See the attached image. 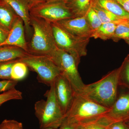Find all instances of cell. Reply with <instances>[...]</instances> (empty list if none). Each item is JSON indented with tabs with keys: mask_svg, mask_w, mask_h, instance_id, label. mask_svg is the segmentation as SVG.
<instances>
[{
	"mask_svg": "<svg viewBox=\"0 0 129 129\" xmlns=\"http://www.w3.org/2000/svg\"><path fill=\"white\" fill-rule=\"evenodd\" d=\"M121 66L109 72L100 80L85 85L80 94L106 107L110 108L118 96Z\"/></svg>",
	"mask_w": 129,
	"mask_h": 129,
	"instance_id": "obj_1",
	"label": "cell"
},
{
	"mask_svg": "<svg viewBox=\"0 0 129 129\" xmlns=\"http://www.w3.org/2000/svg\"><path fill=\"white\" fill-rule=\"evenodd\" d=\"M30 21L33 34L28 43L29 53L50 56L57 48L51 23L32 16Z\"/></svg>",
	"mask_w": 129,
	"mask_h": 129,
	"instance_id": "obj_2",
	"label": "cell"
},
{
	"mask_svg": "<svg viewBox=\"0 0 129 129\" xmlns=\"http://www.w3.org/2000/svg\"><path fill=\"white\" fill-rule=\"evenodd\" d=\"M110 108L102 106L81 94H75L65 119L79 125L99 119L105 116Z\"/></svg>",
	"mask_w": 129,
	"mask_h": 129,
	"instance_id": "obj_3",
	"label": "cell"
},
{
	"mask_svg": "<svg viewBox=\"0 0 129 129\" xmlns=\"http://www.w3.org/2000/svg\"><path fill=\"white\" fill-rule=\"evenodd\" d=\"M45 94L46 100L38 101L35 104V114L41 129L58 128L65 118L56 99L53 85Z\"/></svg>",
	"mask_w": 129,
	"mask_h": 129,
	"instance_id": "obj_4",
	"label": "cell"
},
{
	"mask_svg": "<svg viewBox=\"0 0 129 129\" xmlns=\"http://www.w3.org/2000/svg\"><path fill=\"white\" fill-rule=\"evenodd\" d=\"M51 24L57 47L72 55L79 65L81 58L87 55L90 38L74 35L55 23Z\"/></svg>",
	"mask_w": 129,
	"mask_h": 129,
	"instance_id": "obj_5",
	"label": "cell"
},
{
	"mask_svg": "<svg viewBox=\"0 0 129 129\" xmlns=\"http://www.w3.org/2000/svg\"><path fill=\"white\" fill-rule=\"evenodd\" d=\"M19 61L24 63L30 70L37 73L40 83L48 86H50L56 78L62 74L59 68L48 56L28 53Z\"/></svg>",
	"mask_w": 129,
	"mask_h": 129,
	"instance_id": "obj_6",
	"label": "cell"
},
{
	"mask_svg": "<svg viewBox=\"0 0 129 129\" xmlns=\"http://www.w3.org/2000/svg\"><path fill=\"white\" fill-rule=\"evenodd\" d=\"M49 57L69 81L75 94H81L85 84L79 73L78 65L74 58L68 52L58 48Z\"/></svg>",
	"mask_w": 129,
	"mask_h": 129,
	"instance_id": "obj_7",
	"label": "cell"
},
{
	"mask_svg": "<svg viewBox=\"0 0 129 129\" xmlns=\"http://www.w3.org/2000/svg\"><path fill=\"white\" fill-rule=\"evenodd\" d=\"M30 16L43 19L51 23L74 18L67 4L60 2H46L40 3L30 8Z\"/></svg>",
	"mask_w": 129,
	"mask_h": 129,
	"instance_id": "obj_8",
	"label": "cell"
},
{
	"mask_svg": "<svg viewBox=\"0 0 129 129\" xmlns=\"http://www.w3.org/2000/svg\"><path fill=\"white\" fill-rule=\"evenodd\" d=\"M52 84L58 104L65 116L72 106L75 92L69 81L62 74L56 78Z\"/></svg>",
	"mask_w": 129,
	"mask_h": 129,
	"instance_id": "obj_9",
	"label": "cell"
},
{
	"mask_svg": "<svg viewBox=\"0 0 129 129\" xmlns=\"http://www.w3.org/2000/svg\"><path fill=\"white\" fill-rule=\"evenodd\" d=\"M105 116L113 123L129 121V91L118 95Z\"/></svg>",
	"mask_w": 129,
	"mask_h": 129,
	"instance_id": "obj_10",
	"label": "cell"
},
{
	"mask_svg": "<svg viewBox=\"0 0 129 129\" xmlns=\"http://www.w3.org/2000/svg\"><path fill=\"white\" fill-rule=\"evenodd\" d=\"M55 23L74 35L91 38L92 32L87 22L86 15L82 17L63 19Z\"/></svg>",
	"mask_w": 129,
	"mask_h": 129,
	"instance_id": "obj_11",
	"label": "cell"
},
{
	"mask_svg": "<svg viewBox=\"0 0 129 129\" xmlns=\"http://www.w3.org/2000/svg\"><path fill=\"white\" fill-rule=\"evenodd\" d=\"M23 21L19 17L9 31L6 40L0 46L10 45L18 47L29 53L28 43L25 36Z\"/></svg>",
	"mask_w": 129,
	"mask_h": 129,
	"instance_id": "obj_12",
	"label": "cell"
},
{
	"mask_svg": "<svg viewBox=\"0 0 129 129\" xmlns=\"http://www.w3.org/2000/svg\"><path fill=\"white\" fill-rule=\"evenodd\" d=\"M9 4L16 14L23 21L28 38L32 37L33 29L30 25V7L25 0H3Z\"/></svg>",
	"mask_w": 129,
	"mask_h": 129,
	"instance_id": "obj_13",
	"label": "cell"
},
{
	"mask_svg": "<svg viewBox=\"0 0 129 129\" xmlns=\"http://www.w3.org/2000/svg\"><path fill=\"white\" fill-rule=\"evenodd\" d=\"M19 17L11 7L3 0H0V26L9 32Z\"/></svg>",
	"mask_w": 129,
	"mask_h": 129,
	"instance_id": "obj_14",
	"label": "cell"
},
{
	"mask_svg": "<svg viewBox=\"0 0 129 129\" xmlns=\"http://www.w3.org/2000/svg\"><path fill=\"white\" fill-rule=\"evenodd\" d=\"M28 53L23 49L10 45L0 46V63L19 60Z\"/></svg>",
	"mask_w": 129,
	"mask_h": 129,
	"instance_id": "obj_15",
	"label": "cell"
},
{
	"mask_svg": "<svg viewBox=\"0 0 129 129\" xmlns=\"http://www.w3.org/2000/svg\"><path fill=\"white\" fill-rule=\"evenodd\" d=\"M99 6L113 14L123 19H129V13L117 0H95Z\"/></svg>",
	"mask_w": 129,
	"mask_h": 129,
	"instance_id": "obj_16",
	"label": "cell"
},
{
	"mask_svg": "<svg viewBox=\"0 0 129 129\" xmlns=\"http://www.w3.org/2000/svg\"><path fill=\"white\" fill-rule=\"evenodd\" d=\"M92 0H73L67 5L71 10L74 18L85 16L90 7Z\"/></svg>",
	"mask_w": 129,
	"mask_h": 129,
	"instance_id": "obj_17",
	"label": "cell"
},
{
	"mask_svg": "<svg viewBox=\"0 0 129 129\" xmlns=\"http://www.w3.org/2000/svg\"><path fill=\"white\" fill-rule=\"evenodd\" d=\"M117 26V24L113 23H102L97 29L92 32L91 38L103 40L112 39Z\"/></svg>",
	"mask_w": 129,
	"mask_h": 129,
	"instance_id": "obj_18",
	"label": "cell"
},
{
	"mask_svg": "<svg viewBox=\"0 0 129 129\" xmlns=\"http://www.w3.org/2000/svg\"><path fill=\"white\" fill-rule=\"evenodd\" d=\"M90 7L96 13L102 23H116L120 19L117 16L113 14L98 5L95 0H92Z\"/></svg>",
	"mask_w": 129,
	"mask_h": 129,
	"instance_id": "obj_19",
	"label": "cell"
},
{
	"mask_svg": "<svg viewBox=\"0 0 129 129\" xmlns=\"http://www.w3.org/2000/svg\"><path fill=\"white\" fill-rule=\"evenodd\" d=\"M28 68L25 63L18 60L13 65L11 72V80L18 82L27 76Z\"/></svg>",
	"mask_w": 129,
	"mask_h": 129,
	"instance_id": "obj_20",
	"label": "cell"
},
{
	"mask_svg": "<svg viewBox=\"0 0 129 129\" xmlns=\"http://www.w3.org/2000/svg\"><path fill=\"white\" fill-rule=\"evenodd\" d=\"M113 123L104 116L97 120L79 125L78 129H108Z\"/></svg>",
	"mask_w": 129,
	"mask_h": 129,
	"instance_id": "obj_21",
	"label": "cell"
},
{
	"mask_svg": "<svg viewBox=\"0 0 129 129\" xmlns=\"http://www.w3.org/2000/svg\"><path fill=\"white\" fill-rule=\"evenodd\" d=\"M121 66L119 85L129 91V54L125 58Z\"/></svg>",
	"mask_w": 129,
	"mask_h": 129,
	"instance_id": "obj_22",
	"label": "cell"
},
{
	"mask_svg": "<svg viewBox=\"0 0 129 129\" xmlns=\"http://www.w3.org/2000/svg\"><path fill=\"white\" fill-rule=\"evenodd\" d=\"M22 93L14 88L0 94V107L5 103L11 100H22Z\"/></svg>",
	"mask_w": 129,
	"mask_h": 129,
	"instance_id": "obj_23",
	"label": "cell"
},
{
	"mask_svg": "<svg viewBox=\"0 0 129 129\" xmlns=\"http://www.w3.org/2000/svg\"><path fill=\"white\" fill-rule=\"evenodd\" d=\"M86 17L92 32L97 29L102 24L96 13L92 8L90 7Z\"/></svg>",
	"mask_w": 129,
	"mask_h": 129,
	"instance_id": "obj_24",
	"label": "cell"
},
{
	"mask_svg": "<svg viewBox=\"0 0 129 129\" xmlns=\"http://www.w3.org/2000/svg\"><path fill=\"white\" fill-rule=\"evenodd\" d=\"M18 60H12L0 63V79L3 80H12V69Z\"/></svg>",
	"mask_w": 129,
	"mask_h": 129,
	"instance_id": "obj_25",
	"label": "cell"
},
{
	"mask_svg": "<svg viewBox=\"0 0 129 129\" xmlns=\"http://www.w3.org/2000/svg\"><path fill=\"white\" fill-rule=\"evenodd\" d=\"M120 39L129 41V27L122 24H117L112 40L114 41L117 42Z\"/></svg>",
	"mask_w": 129,
	"mask_h": 129,
	"instance_id": "obj_26",
	"label": "cell"
},
{
	"mask_svg": "<svg viewBox=\"0 0 129 129\" xmlns=\"http://www.w3.org/2000/svg\"><path fill=\"white\" fill-rule=\"evenodd\" d=\"M0 129H24L22 124L17 120L5 119L0 124Z\"/></svg>",
	"mask_w": 129,
	"mask_h": 129,
	"instance_id": "obj_27",
	"label": "cell"
},
{
	"mask_svg": "<svg viewBox=\"0 0 129 129\" xmlns=\"http://www.w3.org/2000/svg\"><path fill=\"white\" fill-rule=\"evenodd\" d=\"M18 82L12 80L0 81V94L15 88Z\"/></svg>",
	"mask_w": 129,
	"mask_h": 129,
	"instance_id": "obj_28",
	"label": "cell"
},
{
	"mask_svg": "<svg viewBox=\"0 0 129 129\" xmlns=\"http://www.w3.org/2000/svg\"><path fill=\"white\" fill-rule=\"evenodd\" d=\"M79 125L74 123L64 118L59 129H78Z\"/></svg>",
	"mask_w": 129,
	"mask_h": 129,
	"instance_id": "obj_29",
	"label": "cell"
},
{
	"mask_svg": "<svg viewBox=\"0 0 129 129\" xmlns=\"http://www.w3.org/2000/svg\"><path fill=\"white\" fill-rule=\"evenodd\" d=\"M108 129H129L123 122H115L112 124Z\"/></svg>",
	"mask_w": 129,
	"mask_h": 129,
	"instance_id": "obj_30",
	"label": "cell"
},
{
	"mask_svg": "<svg viewBox=\"0 0 129 129\" xmlns=\"http://www.w3.org/2000/svg\"><path fill=\"white\" fill-rule=\"evenodd\" d=\"M9 33L0 26V45L5 42L7 38Z\"/></svg>",
	"mask_w": 129,
	"mask_h": 129,
	"instance_id": "obj_31",
	"label": "cell"
},
{
	"mask_svg": "<svg viewBox=\"0 0 129 129\" xmlns=\"http://www.w3.org/2000/svg\"><path fill=\"white\" fill-rule=\"evenodd\" d=\"M124 9L129 13V0H117Z\"/></svg>",
	"mask_w": 129,
	"mask_h": 129,
	"instance_id": "obj_32",
	"label": "cell"
},
{
	"mask_svg": "<svg viewBox=\"0 0 129 129\" xmlns=\"http://www.w3.org/2000/svg\"><path fill=\"white\" fill-rule=\"evenodd\" d=\"M28 3L30 8L40 3L45 2V0H25Z\"/></svg>",
	"mask_w": 129,
	"mask_h": 129,
	"instance_id": "obj_33",
	"label": "cell"
},
{
	"mask_svg": "<svg viewBox=\"0 0 129 129\" xmlns=\"http://www.w3.org/2000/svg\"><path fill=\"white\" fill-rule=\"evenodd\" d=\"M117 24H122L129 27V19H120L116 23Z\"/></svg>",
	"mask_w": 129,
	"mask_h": 129,
	"instance_id": "obj_34",
	"label": "cell"
},
{
	"mask_svg": "<svg viewBox=\"0 0 129 129\" xmlns=\"http://www.w3.org/2000/svg\"><path fill=\"white\" fill-rule=\"evenodd\" d=\"M73 0H45L46 2H60L64 3H69Z\"/></svg>",
	"mask_w": 129,
	"mask_h": 129,
	"instance_id": "obj_35",
	"label": "cell"
},
{
	"mask_svg": "<svg viewBox=\"0 0 129 129\" xmlns=\"http://www.w3.org/2000/svg\"><path fill=\"white\" fill-rule=\"evenodd\" d=\"M124 124L127 126V127L129 128V121H127V122H124Z\"/></svg>",
	"mask_w": 129,
	"mask_h": 129,
	"instance_id": "obj_36",
	"label": "cell"
},
{
	"mask_svg": "<svg viewBox=\"0 0 129 129\" xmlns=\"http://www.w3.org/2000/svg\"><path fill=\"white\" fill-rule=\"evenodd\" d=\"M42 129H59V128H44Z\"/></svg>",
	"mask_w": 129,
	"mask_h": 129,
	"instance_id": "obj_37",
	"label": "cell"
},
{
	"mask_svg": "<svg viewBox=\"0 0 129 129\" xmlns=\"http://www.w3.org/2000/svg\"><path fill=\"white\" fill-rule=\"evenodd\" d=\"M125 42L127 43V44H128L129 46V40H126L125 41Z\"/></svg>",
	"mask_w": 129,
	"mask_h": 129,
	"instance_id": "obj_38",
	"label": "cell"
}]
</instances>
